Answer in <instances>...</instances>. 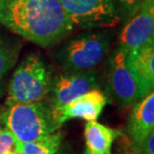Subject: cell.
<instances>
[{"label":"cell","mask_w":154,"mask_h":154,"mask_svg":"<svg viewBox=\"0 0 154 154\" xmlns=\"http://www.w3.org/2000/svg\"><path fill=\"white\" fill-rule=\"evenodd\" d=\"M52 74L37 53H30L21 61L7 84L5 107L17 103L44 101L48 97Z\"/></svg>","instance_id":"cell-3"},{"label":"cell","mask_w":154,"mask_h":154,"mask_svg":"<svg viewBox=\"0 0 154 154\" xmlns=\"http://www.w3.org/2000/svg\"><path fill=\"white\" fill-rule=\"evenodd\" d=\"M99 72L96 69L79 72H65L52 78L49 91V105L58 107L69 103L86 92L96 89Z\"/></svg>","instance_id":"cell-7"},{"label":"cell","mask_w":154,"mask_h":154,"mask_svg":"<svg viewBox=\"0 0 154 154\" xmlns=\"http://www.w3.org/2000/svg\"><path fill=\"white\" fill-rule=\"evenodd\" d=\"M118 11L120 20L126 22L139 8L142 0H113Z\"/></svg>","instance_id":"cell-15"},{"label":"cell","mask_w":154,"mask_h":154,"mask_svg":"<svg viewBox=\"0 0 154 154\" xmlns=\"http://www.w3.org/2000/svg\"><path fill=\"white\" fill-rule=\"evenodd\" d=\"M129 154H147V153H142V152H130Z\"/></svg>","instance_id":"cell-19"},{"label":"cell","mask_w":154,"mask_h":154,"mask_svg":"<svg viewBox=\"0 0 154 154\" xmlns=\"http://www.w3.org/2000/svg\"><path fill=\"white\" fill-rule=\"evenodd\" d=\"M119 42L124 52L154 43V0H142L137 11L125 22Z\"/></svg>","instance_id":"cell-8"},{"label":"cell","mask_w":154,"mask_h":154,"mask_svg":"<svg viewBox=\"0 0 154 154\" xmlns=\"http://www.w3.org/2000/svg\"><path fill=\"white\" fill-rule=\"evenodd\" d=\"M22 43L0 30V99L6 92V79L19 57Z\"/></svg>","instance_id":"cell-13"},{"label":"cell","mask_w":154,"mask_h":154,"mask_svg":"<svg viewBox=\"0 0 154 154\" xmlns=\"http://www.w3.org/2000/svg\"><path fill=\"white\" fill-rule=\"evenodd\" d=\"M111 39V34L106 31L82 33L64 43L56 59L67 72L95 69L108 54Z\"/></svg>","instance_id":"cell-4"},{"label":"cell","mask_w":154,"mask_h":154,"mask_svg":"<svg viewBox=\"0 0 154 154\" xmlns=\"http://www.w3.org/2000/svg\"><path fill=\"white\" fill-rule=\"evenodd\" d=\"M84 154H90V153H89V152L87 151V150L85 149V151H84Z\"/></svg>","instance_id":"cell-21"},{"label":"cell","mask_w":154,"mask_h":154,"mask_svg":"<svg viewBox=\"0 0 154 154\" xmlns=\"http://www.w3.org/2000/svg\"><path fill=\"white\" fill-rule=\"evenodd\" d=\"M152 132H154L153 91L134 104L126 125L130 144L139 143Z\"/></svg>","instance_id":"cell-10"},{"label":"cell","mask_w":154,"mask_h":154,"mask_svg":"<svg viewBox=\"0 0 154 154\" xmlns=\"http://www.w3.org/2000/svg\"><path fill=\"white\" fill-rule=\"evenodd\" d=\"M62 146V132L55 133L37 141L28 143L17 142L16 151L22 154H57Z\"/></svg>","instance_id":"cell-14"},{"label":"cell","mask_w":154,"mask_h":154,"mask_svg":"<svg viewBox=\"0 0 154 154\" xmlns=\"http://www.w3.org/2000/svg\"><path fill=\"white\" fill-rule=\"evenodd\" d=\"M57 154H66V153H65V152H64V151H62V150H61V149H60V150H59V151H58V153H57Z\"/></svg>","instance_id":"cell-20"},{"label":"cell","mask_w":154,"mask_h":154,"mask_svg":"<svg viewBox=\"0 0 154 154\" xmlns=\"http://www.w3.org/2000/svg\"><path fill=\"white\" fill-rule=\"evenodd\" d=\"M131 152H142L147 154H154V132L150 133L145 139L139 143L130 144Z\"/></svg>","instance_id":"cell-17"},{"label":"cell","mask_w":154,"mask_h":154,"mask_svg":"<svg viewBox=\"0 0 154 154\" xmlns=\"http://www.w3.org/2000/svg\"><path fill=\"white\" fill-rule=\"evenodd\" d=\"M73 27L107 28L118 24L120 17L113 0H59Z\"/></svg>","instance_id":"cell-6"},{"label":"cell","mask_w":154,"mask_h":154,"mask_svg":"<svg viewBox=\"0 0 154 154\" xmlns=\"http://www.w3.org/2000/svg\"><path fill=\"white\" fill-rule=\"evenodd\" d=\"M0 123L20 143L43 139L61 128L53 118L50 105L44 101L5 107L0 113Z\"/></svg>","instance_id":"cell-2"},{"label":"cell","mask_w":154,"mask_h":154,"mask_svg":"<svg viewBox=\"0 0 154 154\" xmlns=\"http://www.w3.org/2000/svg\"><path fill=\"white\" fill-rule=\"evenodd\" d=\"M7 154H22V153H20V152H18V151H12V152H9Z\"/></svg>","instance_id":"cell-18"},{"label":"cell","mask_w":154,"mask_h":154,"mask_svg":"<svg viewBox=\"0 0 154 154\" xmlns=\"http://www.w3.org/2000/svg\"><path fill=\"white\" fill-rule=\"evenodd\" d=\"M125 63L138 78L153 88L154 43H149L136 50L125 52Z\"/></svg>","instance_id":"cell-12"},{"label":"cell","mask_w":154,"mask_h":154,"mask_svg":"<svg viewBox=\"0 0 154 154\" xmlns=\"http://www.w3.org/2000/svg\"><path fill=\"white\" fill-rule=\"evenodd\" d=\"M119 131L97 121H87L84 127L86 150L90 154H111V147Z\"/></svg>","instance_id":"cell-11"},{"label":"cell","mask_w":154,"mask_h":154,"mask_svg":"<svg viewBox=\"0 0 154 154\" xmlns=\"http://www.w3.org/2000/svg\"><path fill=\"white\" fill-rule=\"evenodd\" d=\"M107 97L99 89H92L62 106L51 107L52 115L58 125L62 126L73 118L96 121L107 104Z\"/></svg>","instance_id":"cell-9"},{"label":"cell","mask_w":154,"mask_h":154,"mask_svg":"<svg viewBox=\"0 0 154 154\" xmlns=\"http://www.w3.org/2000/svg\"><path fill=\"white\" fill-rule=\"evenodd\" d=\"M0 23L42 47L57 44L74 29L59 0H0Z\"/></svg>","instance_id":"cell-1"},{"label":"cell","mask_w":154,"mask_h":154,"mask_svg":"<svg viewBox=\"0 0 154 154\" xmlns=\"http://www.w3.org/2000/svg\"><path fill=\"white\" fill-rule=\"evenodd\" d=\"M107 81L112 96L122 108L133 106L153 91L152 87L128 68L125 63V52L120 47L109 58Z\"/></svg>","instance_id":"cell-5"},{"label":"cell","mask_w":154,"mask_h":154,"mask_svg":"<svg viewBox=\"0 0 154 154\" xmlns=\"http://www.w3.org/2000/svg\"><path fill=\"white\" fill-rule=\"evenodd\" d=\"M17 140L13 134L5 127H0V154H7L16 151Z\"/></svg>","instance_id":"cell-16"}]
</instances>
